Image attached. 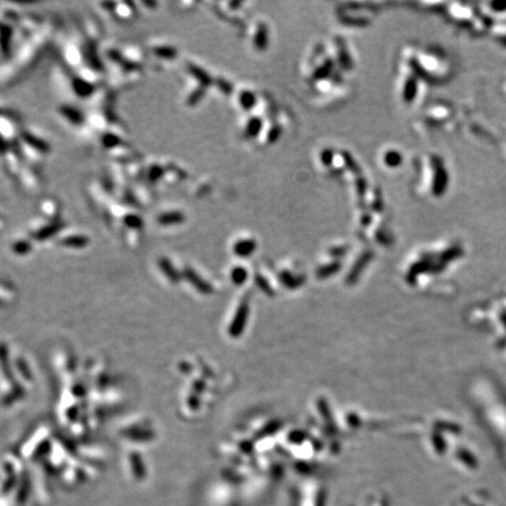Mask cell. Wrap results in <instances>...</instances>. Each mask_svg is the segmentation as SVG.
I'll return each mask as SVG.
<instances>
[{
	"label": "cell",
	"mask_w": 506,
	"mask_h": 506,
	"mask_svg": "<svg viewBox=\"0 0 506 506\" xmlns=\"http://www.w3.org/2000/svg\"><path fill=\"white\" fill-rule=\"evenodd\" d=\"M336 45H337V54H339V61L340 65L343 69H351L353 66V61L351 59V55H349L348 50H347V47L345 43L341 38H337L336 39Z\"/></svg>",
	"instance_id": "cell-1"
},
{
	"label": "cell",
	"mask_w": 506,
	"mask_h": 506,
	"mask_svg": "<svg viewBox=\"0 0 506 506\" xmlns=\"http://www.w3.org/2000/svg\"><path fill=\"white\" fill-rule=\"evenodd\" d=\"M254 45L259 50L266 49L267 47V28L264 24H260L256 33Z\"/></svg>",
	"instance_id": "cell-2"
},
{
	"label": "cell",
	"mask_w": 506,
	"mask_h": 506,
	"mask_svg": "<svg viewBox=\"0 0 506 506\" xmlns=\"http://www.w3.org/2000/svg\"><path fill=\"white\" fill-rule=\"evenodd\" d=\"M263 127V122L259 117H252L246 126V135L250 138H254L260 133Z\"/></svg>",
	"instance_id": "cell-3"
},
{
	"label": "cell",
	"mask_w": 506,
	"mask_h": 506,
	"mask_svg": "<svg viewBox=\"0 0 506 506\" xmlns=\"http://www.w3.org/2000/svg\"><path fill=\"white\" fill-rule=\"evenodd\" d=\"M332 69H333V61L330 59L326 60V61L322 63V66H320L319 68L317 69L316 73H314L313 78L316 79V80H321V79L327 78V76H329Z\"/></svg>",
	"instance_id": "cell-4"
},
{
	"label": "cell",
	"mask_w": 506,
	"mask_h": 506,
	"mask_svg": "<svg viewBox=\"0 0 506 506\" xmlns=\"http://www.w3.org/2000/svg\"><path fill=\"white\" fill-rule=\"evenodd\" d=\"M239 102L240 106L244 108V109L249 110L251 108L254 107L256 104V96H254L253 93H251L249 91L241 92L239 96Z\"/></svg>",
	"instance_id": "cell-5"
},
{
	"label": "cell",
	"mask_w": 506,
	"mask_h": 506,
	"mask_svg": "<svg viewBox=\"0 0 506 506\" xmlns=\"http://www.w3.org/2000/svg\"><path fill=\"white\" fill-rule=\"evenodd\" d=\"M384 162H386V164L388 165V167H391V168H395V167H399V165L401 164V162H402V156L400 155V152L397 151H388L386 156H384Z\"/></svg>",
	"instance_id": "cell-6"
},
{
	"label": "cell",
	"mask_w": 506,
	"mask_h": 506,
	"mask_svg": "<svg viewBox=\"0 0 506 506\" xmlns=\"http://www.w3.org/2000/svg\"><path fill=\"white\" fill-rule=\"evenodd\" d=\"M416 95V81L414 79H409L407 81L406 87H404V100L406 101H412Z\"/></svg>",
	"instance_id": "cell-7"
},
{
	"label": "cell",
	"mask_w": 506,
	"mask_h": 506,
	"mask_svg": "<svg viewBox=\"0 0 506 506\" xmlns=\"http://www.w3.org/2000/svg\"><path fill=\"white\" fill-rule=\"evenodd\" d=\"M342 157H343V161H345V163L347 165V168L349 169V170L353 171L354 174H360V167L358 165V163L354 161V158L352 157V155L349 154V152H346L343 151L342 152Z\"/></svg>",
	"instance_id": "cell-8"
},
{
	"label": "cell",
	"mask_w": 506,
	"mask_h": 506,
	"mask_svg": "<svg viewBox=\"0 0 506 506\" xmlns=\"http://www.w3.org/2000/svg\"><path fill=\"white\" fill-rule=\"evenodd\" d=\"M254 247V243L253 241H241V243H239L237 245V251L239 252L240 254H246L249 251H251Z\"/></svg>",
	"instance_id": "cell-9"
},
{
	"label": "cell",
	"mask_w": 506,
	"mask_h": 506,
	"mask_svg": "<svg viewBox=\"0 0 506 506\" xmlns=\"http://www.w3.org/2000/svg\"><path fill=\"white\" fill-rule=\"evenodd\" d=\"M334 158V152L330 150V149H324V150L321 152V162L324 165H330L333 162Z\"/></svg>",
	"instance_id": "cell-10"
},
{
	"label": "cell",
	"mask_w": 506,
	"mask_h": 506,
	"mask_svg": "<svg viewBox=\"0 0 506 506\" xmlns=\"http://www.w3.org/2000/svg\"><path fill=\"white\" fill-rule=\"evenodd\" d=\"M356 187H358L359 195L360 196H364V193L366 192V190H367V182H366L365 178L359 177L358 180H356Z\"/></svg>",
	"instance_id": "cell-11"
},
{
	"label": "cell",
	"mask_w": 506,
	"mask_h": 506,
	"mask_svg": "<svg viewBox=\"0 0 506 506\" xmlns=\"http://www.w3.org/2000/svg\"><path fill=\"white\" fill-rule=\"evenodd\" d=\"M280 134H281V129L278 126H275L269 133V141L271 143L276 142L280 138Z\"/></svg>",
	"instance_id": "cell-12"
},
{
	"label": "cell",
	"mask_w": 506,
	"mask_h": 506,
	"mask_svg": "<svg viewBox=\"0 0 506 506\" xmlns=\"http://www.w3.org/2000/svg\"><path fill=\"white\" fill-rule=\"evenodd\" d=\"M218 86H219V88H221L222 91L224 92V93L230 94L231 92H232V87H231V85L229 84V82H227V81H224V80H219V81H218Z\"/></svg>",
	"instance_id": "cell-13"
},
{
	"label": "cell",
	"mask_w": 506,
	"mask_h": 506,
	"mask_svg": "<svg viewBox=\"0 0 506 506\" xmlns=\"http://www.w3.org/2000/svg\"><path fill=\"white\" fill-rule=\"evenodd\" d=\"M364 216H365V217H364V225L365 224L367 225L368 223H369V221H370V216H369L368 213H366V215H364Z\"/></svg>",
	"instance_id": "cell-14"
}]
</instances>
